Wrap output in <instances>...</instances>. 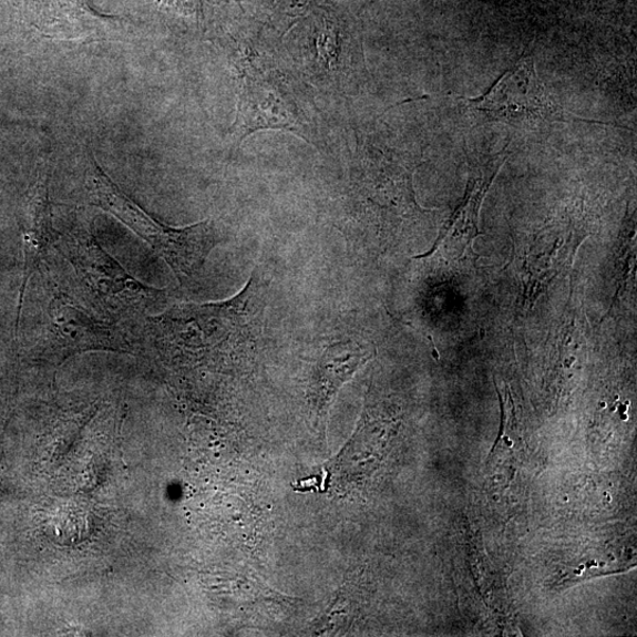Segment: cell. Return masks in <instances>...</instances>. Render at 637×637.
I'll return each instance as SVG.
<instances>
[{"label": "cell", "mask_w": 637, "mask_h": 637, "mask_svg": "<svg viewBox=\"0 0 637 637\" xmlns=\"http://www.w3.org/2000/svg\"><path fill=\"white\" fill-rule=\"evenodd\" d=\"M48 350L60 362L88 351L134 353V341L119 325L105 323L89 317L66 300L51 304Z\"/></svg>", "instance_id": "cell-6"}, {"label": "cell", "mask_w": 637, "mask_h": 637, "mask_svg": "<svg viewBox=\"0 0 637 637\" xmlns=\"http://www.w3.org/2000/svg\"><path fill=\"white\" fill-rule=\"evenodd\" d=\"M35 27L48 38L62 41H101L117 31V17L91 9L84 0H38Z\"/></svg>", "instance_id": "cell-8"}, {"label": "cell", "mask_w": 637, "mask_h": 637, "mask_svg": "<svg viewBox=\"0 0 637 637\" xmlns=\"http://www.w3.org/2000/svg\"><path fill=\"white\" fill-rule=\"evenodd\" d=\"M54 247L75 268L83 292L106 317H134L147 311L163 292L137 281L83 227L56 230Z\"/></svg>", "instance_id": "cell-3"}, {"label": "cell", "mask_w": 637, "mask_h": 637, "mask_svg": "<svg viewBox=\"0 0 637 637\" xmlns=\"http://www.w3.org/2000/svg\"><path fill=\"white\" fill-rule=\"evenodd\" d=\"M376 349L357 340L333 342L320 353L309 371L306 402L309 418L320 430L340 389L374 357Z\"/></svg>", "instance_id": "cell-7"}, {"label": "cell", "mask_w": 637, "mask_h": 637, "mask_svg": "<svg viewBox=\"0 0 637 637\" xmlns=\"http://www.w3.org/2000/svg\"><path fill=\"white\" fill-rule=\"evenodd\" d=\"M266 289L257 275L239 295L215 304H182L150 318L152 348L178 362L228 366L251 358L264 332Z\"/></svg>", "instance_id": "cell-1"}, {"label": "cell", "mask_w": 637, "mask_h": 637, "mask_svg": "<svg viewBox=\"0 0 637 637\" xmlns=\"http://www.w3.org/2000/svg\"><path fill=\"white\" fill-rule=\"evenodd\" d=\"M84 191L91 206L112 214L131 228L168 264L182 282L193 279L204 268L218 243L216 227L210 220L182 228L156 222L103 172L94 156L88 160Z\"/></svg>", "instance_id": "cell-2"}, {"label": "cell", "mask_w": 637, "mask_h": 637, "mask_svg": "<svg viewBox=\"0 0 637 637\" xmlns=\"http://www.w3.org/2000/svg\"><path fill=\"white\" fill-rule=\"evenodd\" d=\"M234 135L242 143L253 133L265 130L294 132L305 136L308 120L292 91L269 75L246 76Z\"/></svg>", "instance_id": "cell-5"}, {"label": "cell", "mask_w": 637, "mask_h": 637, "mask_svg": "<svg viewBox=\"0 0 637 637\" xmlns=\"http://www.w3.org/2000/svg\"><path fill=\"white\" fill-rule=\"evenodd\" d=\"M483 117L515 126L590 122L566 111L538 79L534 60L523 58L483 96L469 101Z\"/></svg>", "instance_id": "cell-4"}, {"label": "cell", "mask_w": 637, "mask_h": 637, "mask_svg": "<svg viewBox=\"0 0 637 637\" xmlns=\"http://www.w3.org/2000/svg\"><path fill=\"white\" fill-rule=\"evenodd\" d=\"M501 168L502 167L479 179L472 181V184L468 187L464 203L452 214L450 220L444 225L433 248L427 255H422V257H418L417 259L430 257L434 250L448 242L454 245L461 244L462 250H466L471 243L480 235V213L484 197Z\"/></svg>", "instance_id": "cell-9"}, {"label": "cell", "mask_w": 637, "mask_h": 637, "mask_svg": "<svg viewBox=\"0 0 637 637\" xmlns=\"http://www.w3.org/2000/svg\"><path fill=\"white\" fill-rule=\"evenodd\" d=\"M33 210V227L27 242L28 266L31 269L44 259L48 248L50 245L54 246V239H56V230L52 226V215L49 205L48 176L42 177L40 181Z\"/></svg>", "instance_id": "cell-10"}]
</instances>
